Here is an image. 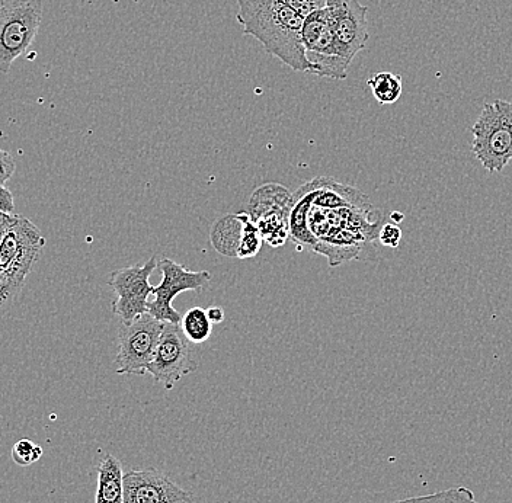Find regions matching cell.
Returning <instances> with one entry per match:
<instances>
[{
	"label": "cell",
	"instance_id": "obj_16",
	"mask_svg": "<svg viewBox=\"0 0 512 503\" xmlns=\"http://www.w3.org/2000/svg\"><path fill=\"white\" fill-rule=\"evenodd\" d=\"M288 217H290V211H274V213L265 214L261 219L255 221L262 239L271 248H281L286 245L288 237H290Z\"/></svg>",
	"mask_w": 512,
	"mask_h": 503
},
{
	"label": "cell",
	"instance_id": "obj_1",
	"mask_svg": "<svg viewBox=\"0 0 512 503\" xmlns=\"http://www.w3.org/2000/svg\"><path fill=\"white\" fill-rule=\"evenodd\" d=\"M243 34L252 35L265 51L294 72L309 73L303 47L304 16L283 0H236Z\"/></svg>",
	"mask_w": 512,
	"mask_h": 503
},
{
	"label": "cell",
	"instance_id": "obj_11",
	"mask_svg": "<svg viewBox=\"0 0 512 503\" xmlns=\"http://www.w3.org/2000/svg\"><path fill=\"white\" fill-rule=\"evenodd\" d=\"M326 14L341 56L351 64L368 41L367 6L360 0H326Z\"/></svg>",
	"mask_w": 512,
	"mask_h": 503
},
{
	"label": "cell",
	"instance_id": "obj_7",
	"mask_svg": "<svg viewBox=\"0 0 512 503\" xmlns=\"http://www.w3.org/2000/svg\"><path fill=\"white\" fill-rule=\"evenodd\" d=\"M44 245L46 239L38 227L27 217L15 216L0 242V283L6 280L25 283Z\"/></svg>",
	"mask_w": 512,
	"mask_h": 503
},
{
	"label": "cell",
	"instance_id": "obj_29",
	"mask_svg": "<svg viewBox=\"0 0 512 503\" xmlns=\"http://www.w3.org/2000/svg\"><path fill=\"white\" fill-rule=\"evenodd\" d=\"M390 219H392V221H395L396 224H399L400 221H403V219H405V217H403V214L399 213V211H393V213L390 214Z\"/></svg>",
	"mask_w": 512,
	"mask_h": 503
},
{
	"label": "cell",
	"instance_id": "obj_28",
	"mask_svg": "<svg viewBox=\"0 0 512 503\" xmlns=\"http://www.w3.org/2000/svg\"><path fill=\"white\" fill-rule=\"evenodd\" d=\"M15 216L14 214H8L5 219L0 220V242H2L3 235H5L6 230L9 229L12 223H14Z\"/></svg>",
	"mask_w": 512,
	"mask_h": 503
},
{
	"label": "cell",
	"instance_id": "obj_30",
	"mask_svg": "<svg viewBox=\"0 0 512 503\" xmlns=\"http://www.w3.org/2000/svg\"><path fill=\"white\" fill-rule=\"evenodd\" d=\"M6 216H8V214L2 213V211H0V220L5 219Z\"/></svg>",
	"mask_w": 512,
	"mask_h": 503
},
{
	"label": "cell",
	"instance_id": "obj_14",
	"mask_svg": "<svg viewBox=\"0 0 512 503\" xmlns=\"http://www.w3.org/2000/svg\"><path fill=\"white\" fill-rule=\"evenodd\" d=\"M95 503L124 502V473L121 461L107 454L98 464Z\"/></svg>",
	"mask_w": 512,
	"mask_h": 503
},
{
	"label": "cell",
	"instance_id": "obj_23",
	"mask_svg": "<svg viewBox=\"0 0 512 503\" xmlns=\"http://www.w3.org/2000/svg\"><path fill=\"white\" fill-rule=\"evenodd\" d=\"M377 240L386 248H399L400 240H402V230H400L399 224H383L379 232V239Z\"/></svg>",
	"mask_w": 512,
	"mask_h": 503
},
{
	"label": "cell",
	"instance_id": "obj_27",
	"mask_svg": "<svg viewBox=\"0 0 512 503\" xmlns=\"http://www.w3.org/2000/svg\"><path fill=\"white\" fill-rule=\"evenodd\" d=\"M206 310H207L208 319H210V322L213 323V325H219V323H223V320H224L223 307L211 306V307H208V309H206Z\"/></svg>",
	"mask_w": 512,
	"mask_h": 503
},
{
	"label": "cell",
	"instance_id": "obj_8",
	"mask_svg": "<svg viewBox=\"0 0 512 503\" xmlns=\"http://www.w3.org/2000/svg\"><path fill=\"white\" fill-rule=\"evenodd\" d=\"M158 265V258L152 256L146 264L112 272L108 285L117 296L112 303V313L120 317L121 322L130 323L137 317L146 315L149 303L147 299L152 296L155 288L150 284V275Z\"/></svg>",
	"mask_w": 512,
	"mask_h": 503
},
{
	"label": "cell",
	"instance_id": "obj_3",
	"mask_svg": "<svg viewBox=\"0 0 512 503\" xmlns=\"http://www.w3.org/2000/svg\"><path fill=\"white\" fill-rule=\"evenodd\" d=\"M472 152L486 171L502 172L512 160V102H486L472 127Z\"/></svg>",
	"mask_w": 512,
	"mask_h": 503
},
{
	"label": "cell",
	"instance_id": "obj_21",
	"mask_svg": "<svg viewBox=\"0 0 512 503\" xmlns=\"http://www.w3.org/2000/svg\"><path fill=\"white\" fill-rule=\"evenodd\" d=\"M11 456L14 463L18 464V466L28 467L31 464L37 463L43 457V447L34 444L31 440H27V438H22V440L15 442L14 447H12Z\"/></svg>",
	"mask_w": 512,
	"mask_h": 503
},
{
	"label": "cell",
	"instance_id": "obj_4",
	"mask_svg": "<svg viewBox=\"0 0 512 503\" xmlns=\"http://www.w3.org/2000/svg\"><path fill=\"white\" fill-rule=\"evenodd\" d=\"M43 21V0H0V73L30 48Z\"/></svg>",
	"mask_w": 512,
	"mask_h": 503
},
{
	"label": "cell",
	"instance_id": "obj_12",
	"mask_svg": "<svg viewBox=\"0 0 512 503\" xmlns=\"http://www.w3.org/2000/svg\"><path fill=\"white\" fill-rule=\"evenodd\" d=\"M192 495L156 469L124 474L123 503H192Z\"/></svg>",
	"mask_w": 512,
	"mask_h": 503
},
{
	"label": "cell",
	"instance_id": "obj_13",
	"mask_svg": "<svg viewBox=\"0 0 512 503\" xmlns=\"http://www.w3.org/2000/svg\"><path fill=\"white\" fill-rule=\"evenodd\" d=\"M291 205H293V194L284 185L268 182L252 192L246 213L255 223L265 214L274 213V211H290Z\"/></svg>",
	"mask_w": 512,
	"mask_h": 503
},
{
	"label": "cell",
	"instance_id": "obj_17",
	"mask_svg": "<svg viewBox=\"0 0 512 503\" xmlns=\"http://www.w3.org/2000/svg\"><path fill=\"white\" fill-rule=\"evenodd\" d=\"M368 88L373 92L379 104L392 105L399 101L403 92L402 76L390 72H380L367 80Z\"/></svg>",
	"mask_w": 512,
	"mask_h": 503
},
{
	"label": "cell",
	"instance_id": "obj_19",
	"mask_svg": "<svg viewBox=\"0 0 512 503\" xmlns=\"http://www.w3.org/2000/svg\"><path fill=\"white\" fill-rule=\"evenodd\" d=\"M392 503H480L472 490L457 486L425 496H412Z\"/></svg>",
	"mask_w": 512,
	"mask_h": 503
},
{
	"label": "cell",
	"instance_id": "obj_18",
	"mask_svg": "<svg viewBox=\"0 0 512 503\" xmlns=\"http://www.w3.org/2000/svg\"><path fill=\"white\" fill-rule=\"evenodd\" d=\"M181 329L192 344H204L213 332V323L203 307H192L181 319Z\"/></svg>",
	"mask_w": 512,
	"mask_h": 503
},
{
	"label": "cell",
	"instance_id": "obj_10",
	"mask_svg": "<svg viewBox=\"0 0 512 503\" xmlns=\"http://www.w3.org/2000/svg\"><path fill=\"white\" fill-rule=\"evenodd\" d=\"M197 362L192 358L190 341L178 323L165 322L155 358L147 367V374L163 389L172 390L182 377L197 371Z\"/></svg>",
	"mask_w": 512,
	"mask_h": 503
},
{
	"label": "cell",
	"instance_id": "obj_26",
	"mask_svg": "<svg viewBox=\"0 0 512 503\" xmlns=\"http://www.w3.org/2000/svg\"><path fill=\"white\" fill-rule=\"evenodd\" d=\"M15 198L5 185H0V211L6 214H14Z\"/></svg>",
	"mask_w": 512,
	"mask_h": 503
},
{
	"label": "cell",
	"instance_id": "obj_24",
	"mask_svg": "<svg viewBox=\"0 0 512 503\" xmlns=\"http://www.w3.org/2000/svg\"><path fill=\"white\" fill-rule=\"evenodd\" d=\"M16 169L14 158L5 150L0 149V185H5L12 178Z\"/></svg>",
	"mask_w": 512,
	"mask_h": 503
},
{
	"label": "cell",
	"instance_id": "obj_6",
	"mask_svg": "<svg viewBox=\"0 0 512 503\" xmlns=\"http://www.w3.org/2000/svg\"><path fill=\"white\" fill-rule=\"evenodd\" d=\"M163 326L165 322H160L150 313L121 325L115 358L117 374H147V367L155 358Z\"/></svg>",
	"mask_w": 512,
	"mask_h": 503
},
{
	"label": "cell",
	"instance_id": "obj_2",
	"mask_svg": "<svg viewBox=\"0 0 512 503\" xmlns=\"http://www.w3.org/2000/svg\"><path fill=\"white\" fill-rule=\"evenodd\" d=\"M382 213L370 208H322L313 205L309 230L316 239L313 252L328 258L331 267L360 258L364 246L379 239Z\"/></svg>",
	"mask_w": 512,
	"mask_h": 503
},
{
	"label": "cell",
	"instance_id": "obj_20",
	"mask_svg": "<svg viewBox=\"0 0 512 503\" xmlns=\"http://www.w3.org/2000/svg\"><path fill=\"white\" fill-rule=\"evenodd\" d=\"M243 220H245V230H243V236L242 240H240L238 256H236V258H255V256L261 252L264 239H262L261 233H259L258 226H256L246 211L243 213Z\"/></svg>",
	"mask_w": 512,
	"mask_h": 503
},
{
	"label": "cell",
	"instance_id": "obj_9",
	"mask_svg": "<svg viewBox=\"0 0 512 503\" xmlns=\"http://www.w3.org/2000/svg\"><path fill=\"white\" fill-rule=\"evenodd\" d=\"M162 283L153 288L155 299L147 303V313L160 322L179 323L182 316L172 306V301L184 291H201L211 281L208 271H190L184 265L176 264L172 259L159 261Z\"/></svg>",
	"mask_w": 512,
	"mask_h": 503
},
{
	"label": "cell",
	"instance_id": "obj_25",
	"mask_svg": "<svg viewBox=\"0 0 512 503\" xmlns=\"http://www.w3.org/2000/svg\"><path fill=\"white\" fill-rule=\"evenodd\" d=\"M288 5L293 6L303 16L309 15L316 9L325 8L326 0H283Z\"/></svg>",
	"mask_w": 512,
	"mask_h": 503
},
{
	"label": "cell",
	"instance_id": "obj_22",
	"mask_svg": "<svg viewBox=\"0 0 512 503\" xmlns=\"http://www.w3.org/2000/svg\"><path fill=\"white\" fill-rule=\"evenodd\" d=\"M24 283L16 280H6L0 283V320L5 317L12 304L15 303L16 297L21 293Z\"/></svg>",
	"mask_w": 512,
	"mask_h": 503
},
{
	"label": "cell",
	"instance_id": "obj_15",
	"mask_svg": "<svg viewBox=\"0 0 512 503\" xmlns=\"http://www.w3.org/2000/svg\"><path fill=\"white\" fill-rule=\"evenodd\" d=\"M243 230H245L243 213L227 214L222 219L214 221L210 232L211 245L220 255L236 258Z\"/></svg>",
	"mask_w": 512,
	"mask_h": 503
},
{
	"label": "cell",
	"instance_id": "obj_5",
	"mask_svg": "<svg viewBox=\"0 0 512 503\" xmlns=\"http://www.w3.org/2000/svg\"><path fill=\"white\" fill-rule=\"evenodd\" d=\"M302 41L310 64L309 73L319 78L347 79L350 63L339 53L325 8L304 16Z\"/></svg>",
	"mask_w": 512,
	"mask_h": 503
},
{
	"label": "cell",
	"instance_id": "obj_31",
	"mask_svg": "<svg viewBox=\"0 0 512 503\" xmlns=\"http://www.w3.org/2000/svg\"><path fill=\"white\" fill-rule=\"evenodd\" d=\"M511 2H512V0H511Z\"/></svg>",
	"mask_w": 512,
	"mask_h": 503
}]
</instances>
